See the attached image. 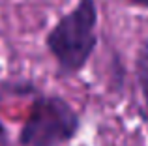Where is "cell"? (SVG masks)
I'll list each match as a JSON object with an SVG mask.
<instances>
[{
    "instance_id": "4",
    "label": "cell",
    "mask_w": 148,
    "mask_h": 146,
    "mask_svg": "<svg viewBox=\"0 0 148 146\" xmlns=\"http://www.w3.org/2000/svg\"><path fill=\"white\" fill-rule=\"evenodd\" d=\"M111 79H112V86L118 90L124 86V79H126V70H124V64L120 62L118 56H114L111 62Z\"/></svg>"
},
{
    "instance_id": "6",
    "label": "cell",
    "mask_w": 148,
    "mask_h": 146,
    "mask_svg": "<svg viewBox=\"0 0 148 146\" xmlns=\"http://www.w3.org/2000/svg\"><path fill=\"white\" fill-rule=\"evenodd\" d=\"M127 2L135 4V6H139V8H148V0H127Z\"/></svg>"
},
{
    "instance_id": "2",
    "label": "cell",
    "mask_w": 148,
    "mask_h": 146,
    "mask_svg": "<svg viewBox=\"0 0 148 146\" xmlns=\"http://www.w3.org/2000/svg\"><path fill=\"white\" fill-rule=\"evenodd\" d=\"M79 113L60 96H38L19 131L21 146H62L79 133Z\"/></svg>"
},
{
    "instance_id": "1",
    "label": "cell",
    "mask_w": 148,
    "mask_h": 146,
    "mask_svg": "<svg viewBox=\"0 0 148 146\" xmlns=\"http://www.w3.org/2000/svg\"><path fill=\"white\" fill-rule=\"evenodd\" d=\"M99 11L96 0H77L45 36V47L56 62L58 75L71 77L86 68L98 47Z\"/></svg>"
},
{
    "instance_id": "5",
    "label": "cell",
    "mask_w": 148,
    "mask_h": 146,
    "mask_svg": "<svg viewBox=\"0 0 148 146\" xmlns=\"http://www.w3.org/2000/svg\"><path fill=\"white\" fill-rule=\"evenodd\" d=\"M0 146H10V135H8V129L2 124V120H0Z\"/></svg>"
},
{
    "instance_id": "3",
    "label": "cell",
    "mask_w": 148,
    "mask_h": 146,
    "mask_svg": "<svg viewBox=\"0 0 148 146\" xmlns=\"http://www.w3.org/2000/svg\"><path fill=\"white\" fill-rule=\"evenodd\" d=\"M135 79H137V86L143 98V107L141 113L148 122V45L141 47L135 58Z\"/></svg>"
}]
</instances>
